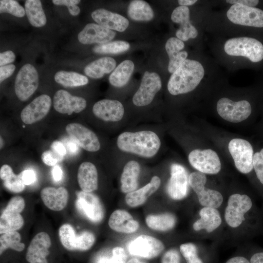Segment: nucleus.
<instances>
[{
    "instance_id": "1",
    "label": "nucleus",
    "mask_w": 263,
    "mask_h": 263,
    "mask_svg": "<svg viewBox=\"0 0 263 263\" xmlns=\"http://www.w3.org/2000/svg\"><path fill=\"white\" fill-rule=\"evenodd\" d=\"M117 146L122 151L150 158L159 150L161 141L157 134L151 131L126 132L118 135Z\"/></svg>"
},
{
    "instance_id": "2",
    "label": "nucleus",
    "mask_w": 263,
    "mask_h": 263,
    "mask_svg": "<svg viewBox=\"0 0 263 263\" xmlns=\"http://www.w3.org/2000/svg\"><path fill=\"white\" fill-rule=\"evenodd\" d=\"M204 75L201 63L186 59L170 76L167 85L168 91L173 95L190 92L199 84Z\"/></svg>"
},
{
    "instance_id": "3",
    "label": "nucleus",
    "mask_w": 263,
    "mask_h": 263,
    "mask_svg": "<svg viewBox=\"0 0 263 263\" xmlns=\"http://www.w3.org/2000/svg\"><path fill=\"white\" fill-rule=\"evenodd\" d=\"M224 50L229 56L246 57L253 62H258L263 59V45L254 38H230L225 42Z\"/></svg>"
},
{
    "instance_id": "4",
    "label": "nucleus",
    "mask_w": 263,
    "mask_h": 263,
    "mask_svg": "<svg viewBox=\"0 0 263 263\" xmlns=\"http://www.w3.org/2000/svg\"><path fill=\"white\" fill-rule=\"evenodd\" d=\"M252 201L246 194L234 193L227 200L225 210L224 218L231 228L240 226L245 220V215L252 208Z\"/></svg>"
},
{
    "instance_id": "5",
    "label": "nucleus",
    "mask_w": 263,
    "mask_h": 263,
    "mask_svg": "<svg viewBox=\"0 0 263 263\" xmlns=\"http://www.w3.org/2000/svg\"><path fill=\"white\" fill-rule=\"evenodd\" d=\"M207 180L206 174L199 171H194L189 175V184L200 204L203 207L217 208L223 202V196L219 191L206 188Z\"/></svg>"
},
{
    "instance_id": "6",
    "label": "nucleus",
    "mask_w": 263,
    "mask_h": 263,
    "mask_svg": "<svg viewBox=\"0 0 263 263\" xmlns=\"http://www.w3.org/2000/svg\"><path fill=\"white\" fill-rule=\"evenodd\" d=\"M216 109L223 119L234 123L245 120L252 112L251 106L248 101H234L226 97L221 98L218 101Z\"/></svg>"
},
{
    "instance_id": "7",
    "label": "nucleus",
    "mask_w": 263,
    "mask_h": 263,
    "mask_svg": "<svg viewBox=\"0 0 263 263\" xmlns=\"http://www.w3.org/2000/svg\"><path fill=\"white\" fill-rule=\"evenodd\" d=\"M24 207L25 201L22 197L16 196L10 199L0 215V234L16 231L22 226L24 220L20 213Z\"/></svg>"
},
{
    "instance_id": "8",
    "label": "nucleus",
    "mask_w": 263,
    "mask_h": 263,
    "mask_svg": "<svg viewBox=\"0 0 263 263\" xmlns=\"http://www.w3.org/2000/svg\"><path fill=\"white\" fill-rule=\"evenodd\" d=\"M39 79L38 72L31 64H24L19 70L15 81L17 96L22 101L27 100L37 90Z\"/></svg>"
},
{
    "instance_id": "9",
    "label": "nucleus",
    "mask_w": 263,
    "mask_h": 263,
    "mask_svg": "<svg viewBox=\"0 0 263 263\" xmlns=\"http://www.w3.org/2000/svg\"><path fill=\"white\" fill-rule=\"evenodd\" d=\"M228 150L238 171L247 174L253 169V150L251 144L242 138H234L228 144Z\"/></svg>"
},
{
    "instance_id": "10",
    "label": "nucleus",
    "mask_w": 263,
    "mask_h": 263,
    "mask_svg": "<svg viewBox=\"0 0 263 263\" xmlns=\"http://www.w3.org/2000/svg\"><path fill=\"white\" fill-rule=\"evenodd\" d=\"M190 164L197 171L207 174H216L221 169V163L216 152L211 149H195L189 153Z\"/></svg>"
},
{
    "instance_id": "11",
    "label": "nucleus",
    "mask_w": 263,
    "mask_h": 263,
    "mask_svg": "<svg viewBox=\"0 0 263 263\" xmlns=\"http://www.w3.org/2000/svg\"><path fill=\"white\" fill-rule=\"evenodd\" d=\"M226 16L236 24L263 27V10L257 8L233 4L227 10Z\"/></svg>"
},
{
    "instance_id": "12",
    "label": "nucleus",
    "mask_w": 263,
    "mask_h": 263,
    "mask_svg": "<svg viewBox=\"0 0 263 263\" xmlns=\"http://www.w3.org/2000/svg\"><path fill=\"white\" fill-rule=\"evenodd\" d=\"M161 87L162 82L160 76L156 73L146 71L140 85L132 97L133 104L138 107L148 105Z\"/></svg>"
},
{
    "instance_id": "13",
    "label": "nucleus",
    "mask_w": 263,
    "mask_h": 263,
    "mask_svg": "<svg viewBox=\"0 0 263 263\" xmlns=\"http://www.w3.org/2000/svg\"><path fill=\"white\" fill-rule=\"evenodd\" d=\"M164 245L159 240L150 236L141 235L128 244L130 254L145 259H153L164 250Z\"/></svg>"
},
{
    "instance_id": "14",
    "label": "nucleus",
    "mask_w": 263,
    "mask_h": 263,
    "mask_svg": "<svg viewBox=\"0 0 263 263\" xmlns=\"http://www.w3.org/2000/svg\"><path fill=\"white\" fill-rule=\"evenodd\" d=\"M189 176L182 165L174 163L170 166V176L167 184V190L170 197L175 200L185 198L188 192Z\"/></svg>"
},
{
    "instance_id": "15",
    "label": "nucleus",
    "mask_w": 263,
    "mask_h": 263,
    "mask_svg": "<svg viewBox=\"0 0 263 263\" xmlns=\"http://www.w3.org/2000/svg\"><path fill=\"white\" fill-rule=\"evenodd\" d=\"M65 130L77 144L90 152H95L100 148L99 139L92 131L78 123L68 124Z\"/></svg>"
},
{
    "instance_id": "16",
    "label": "nucleus",
    "mask_w": 263,
    "mask_h": 263,
    "mask_svg": "<svg viewBox=\"0 0 263 263\" xmlns=\"http://www.w3.org/2000/svg\"><path fill=\"white\" fill-rule=\"evenodd\" d=\"M75 206L81 213L93 222H99L103 218V206L99 198L92 193L83 191L78 192Z\"/></svg>"
},
{
    "instance_id": "17",
    "label": "nucleus",
    "mask_w": 263,
    "mask_h": 263,
    "mask_svg": "<svg viewBox=\"0 0 263 263\" xmlns=\"http://www.w3.org/2000/svg\"><path fill=\"white\" fill-rule=\"evenodd\" d=\"M52 99L47 94H41L35 98L21 111L22 121L28 125L34 124L42 119L49 113Z\"/></svg>"
},
{
    "instance_id": "18",
    "label": "nucleus",
    "mask_w": 263,
    "mask_h": 263,
    "mask_svg": "<svg viewBox=\"0 0 263 263\" xmlns=\"http://www.w3.org/2000/svg\"><path fill=\"white\" fill-rule=\"evenodd\" d=\"M53 106L57 112L71 115L78 113L86 107V100L79 96H74L64 90L56 91L53 98Z\"/></svg>"
},
{
    "instance_id": "19",
    "label": "nucleus",
    "mask_w": 263,
    "mask_h": 263,
    "mask_svg": "<svg viewBox=\"0 0 263 263\" xmlns=\"http://www.w3.org/2000/svg\"><path fill=\"white\" fill-rule=\"evenodd\" d=\"M51 245L49 235L45 232L36 234L28 247L25 258L29 263H48L46 257Z\"/></svg>"
},
{
    "instance_id": "20",
    "label": "nucleus",
    "mask_w": 263,
    "mask_h": 263,
    "mask_svg": "<svg viewBox=\"0 0 263 263\" xmlns=\"http://www.w3.org/2000/svg\"><path fill=\"white\" fill-rule=\"evenodd\" d=\"M116 36V33L98 24H86L78 35V41L83 44L108 43Z\"/></svg>"
},
{
    "instance_id": "21",
    "label": "nucleus",
    "mask_w": 263,
    "mask_h": 263,
    "mask_svg": "<svg viewBox=\"0 0 263 263\" xmlns=\"http://www.w3.org/2000/svg\"><path fill=\"white\" fill-rule=\"evenodd\" d=\"M189 13L188 6H179L174 9L171 15V20L180 24L179 29L176 32V36L182 41L194 38L198 35L197 29L189 20Z\"/></svg>"
},
{
    "instance_id": "22",
    "label": "nucleus",
    "mask_w": 263,
    "mask_h": 263,
    "mask_svg": "<svg viewBox=\"0 0 263 263\" xmlns=\"http://www.w3.org/2000/svg\"><path fill=\"white\" fill-rule=\"evenodd\" d=\"M93 112L96 117L103 121L117 122L123 118L124 108L118 100L105 99L94 105Z\"/></svg>"
},
{
    "instance_id": "23",
    "label": "nucleus",
    "mask_w": 263,
    "mask_h": 263,
    "mask_svg": "<svg viewBox=\"0 0 263 263\" xmlns=\"http://www.w3.org/2000/svg\"><path fill=\"white\" fill-rule=\"evenodd\" d=\"M91 16L98 24L111 30L122 32L126 30L129 25V21L125 17L105 9H98L94 11Z\"/></svg>"
},
{
    "instance_id": "24",
    "label": "nucleus",
    "mask_w": 263,
    "mask_h": 263,
    "mask_svg": "<svg viewBox=\"0 0 263 263\" xmlns=\"http://www.w3.org/2000/svg\"><path fill=\"white\" fill-rule=\"evenodd\" d=\"M40 196L44 204L48 208L54 211H60L67 205L69 195L64 187L56 188L48 187L41 190Z\"/></svg>"
},
{
    "instance_id": "25",
    "label": "nucleus",
    "mask_w": 263,
    "mask_h": 263,
    "mask_svg": "<svg viewBox=\"0 0 263 263\" xmlns=\"http://www.w3.org/2000/svg\"><path fill=\"white\" fill-rule=\"evenodd\" d=\"M108 225L113 230L123 233H133L139 226L138 223L128 212L122 209L116 210L112 213Z\"/></svg>"
},
{
    "instance_id": "26",
    "label": "nucleus",
    "mask_w": 263,
    "mask_h": 263,
    "mask_svg": "<svg viewBox=\"0 0 263 263\" xmlns=\"http://www.w3.org/2000/svg\"><path fill=\"white\" fill-rule=\"evenodd\" d=\"M200 218L196 221L193 228L196 231L204 230L211 233L219 228L222 224V218L217 208L203 207L199 211Z\"/></svg>"
},
{
    "instance_id": "27",
    "label": "nucleus",
    "mask_w": 263,
    "mask_h": 263,
    "mask_svg": "<svg viewBox=\"0 0 263 263\" xmlns=\"http://www.w3.org/2000/svg\"><path fill=\"white\" fill-rule=\"evenodd\" d=\"M185 47L183 41L177 38L171 37L168 39L165 49L169 57L168 71L174 73L186 59L188 53L182 51Z\"/></svg>"
},
{
    "instance_id": "28",
    "label": "nucleus",
    "mask_w": 263,
    "mask_h": 263,
    "mask_svg": "<svg viewBox=\"0 0 263 263\" xmlns=\"http://www.w3.org/2000/svg\"><path fill=\"white\" fill-rule=\"evenodd\" d=\"M77 181L82 191L91 193L98 188V173L94 164L84 162L80 164L77 172Z\"/></svg>"
},
{
    "instance_id": "29",
    "label": "nucleus",
    "mask_w": 263,
    "mask_h": 263,
    "mask_svg": "<svg viewBox=\"0 0 263 263\" xmlns=\"http://www.w3.org/2000/svg\"><path fill=\"white\" fill-rule=\"evenodd\" d=\"M160 184L159 177L153 176L150 181L145 186L127 193L125 197L126 203L131 207H136L143 204L148 197L159 188Z\"/></svg>"
},
{
    "instance_id": "30",
    "label": "nucleus",
    "mask_w": 263,
    "mask_h": 263,
    "mask_svg": "<svg viewBox=\"0 0 263 263\" xmlns=\"http://www.w3.org/2000/svg\"><path fill=\"white\" fill-rule=\"evenodd\" d=\"M140 170V165L135 161H130L126 164L120 179L121 190L123 192L128 193L137 188Z\"/></svg>"
},
{
    "instance_id": "31",
    "label": "nucleus",
    "mask_w": 263,
    "mask_h": 263,
    "mask_svg": "<svg viewBox=\"0 0 263 263\" xmlns=\"http://www.w3.org/2000/svg\"><path fill=\"white\" fill-rule=\"evenodd\" d=\"M116 62L111 57H103L95 60L88 64L84 68L85 75L94 79L102 77L105 74H109L115 68Z\"/></svg>"
},
{
    "instance_id": "32",
    "label": "nucleus",
    "mask_w": 263,
    "mask_h": 263,
    "mask_svg": "<svg viewBox=\"0 0 263 263\" xmlns=\"http://www.w3.org/2000/svg\"><path fill=\"white\" fill-rule=\"evenodd\" d=\"M134 68V64L131 60L121 62L113 71L109 77L110 84L115 87L120 88L128 82Z\"/></svg>"
},
{
    "instance_id": "33",
    "label": "nucleus",
    "mask_w": 263,
    "mask_h": 263,
    "mask_svg": "<svg viewBox=\"0 0 263 263\" xmlns=\"http://www.w3.org/2000/svg\"><path fill=\"white\" fill-rule=\"evenodd\" d=\"M129 17L135 21H150L154 17V12L146 1L133 0L130 2L127 9Z\"/></svg>"
},
{
    "instance_id": "34",
    "label": "nucleus",
    "mask_w": 263,
    "mask_h": 263,
    "mask_svg": "<svg viewBox=\"0 0 263 263\" xmlns=\"http://www.w3.org/2000/svg\"><path fill=\"white\" fill-rule=\"evenodd\" d=\"M25 11L30 23L36 27L44 26L47 19L39 0H27L25 2Z\"/></svg>"
},
{
    "instance_id": "35",
    "label": "nucleus",
    "mask_w": 263,
    "mask_h": 263,
    "mask_svg": "<svg viewBox=\"0 0 263 263\" xmlns=\"http://www.w3.org/2000/svg\"><path fill=\"white\" fill-rule=\"evenodd\" d=\"M0 177L3 181L4 187L9 190L19 193L25 188L20 174H15L11 167L7 165H2L0 169Z\"/></svg>"
},
{
    "instance_id": "36",
    "label": "nucleus",
    "mask_w": 263,
    "mask_h": 263,
    "mask_svg": "<svg viewBox=\"0 0 263 263\" xmlns=\"http://www.w3.org/2000/svg\"><path fill=\"white\" fill-rule=\"evenodd\" d=\"M146 223L150 228L161 231L172 229L175 225V216L169 213L159 215H149L146 218Z\"/></svg>"
},
{
    "instance_id": "37",
    "label": "nucleus",
    "mask_w": 263,
    "mask_h": 263,
    "mask_svg": "<svg viewBox=\"0 0 263 263\" xmlns=\"http://www.w3.org/2000/svg\"><path fill=\"white\" fill-rule=\"evenodd\" d=\"M54 79L57 83L68 87L83 86L89 82L88 78L84 75L76 72L65 71L56 72Z\"/></svg>"
},
{
    "instance_id": "38",
    "label": "nucleus",
    "mask_w": 263,
    "mask_h": 263,
    "mask_svg": "<svg viewBox=\"0 0 263 263\" xmlns=\"http://www.w3.org/2000/svg\"><path fill=\"white\" fill-rule=\"evenodd\" d=\"M20 240V235L16 231L2 234L0 237V254L8 248L17 251L23 250L25 244Z\"/></svg>"
},
{
    "instance_id": "39",
    "label": "nucleus",
    "mask_w": 263,
    "mask_h": 263,
    "mask_svg": "<svg viewBox=\"0 0 263 263\" xmlns=\"http://www.w3.org/2000/svg\"><path fill=\"white\" fill-rule=\"evenodd\" d=\"M130 47L128 42L116 40L95 46L93 51L98 54H116L127 51Z\"/></svg>"
},
{
    "instance_id": "40",
    "label": "nucleus",
    "mask_w": 263,
    "mask_h": 263,
    "mask_svg": "<svg viewBox=\"0 0 263 263\" xmlns=\"http://www.w3.org/2000/svg\"><path fill=\"white\" fill-rule=\"evenodd\" d=\"M59 239L62 245L70 251L75 250L77 235L73 226L68 224L62 225L59 229Z\"/></svg>"
},
{
    "instance_id": "41",
    "label": "nucleus",
    "mask_w": 263,
    "mask_h": 263,
    "mask_svg": "<svg viewBox=\"0 0 263 263\" xmlns=\"http://www.w3.org/2000/svg\"><path fill=\"white\" fill-rule=\"evenodd\" d=\"M0 13H9L15 17L22 18L25 14V9L14 0H0Z\"/></svg>"
},
{
    "instance_id": "42",
    "label": "nucleus",
    "mask_w": 263,
    "mask_h": 263,
    "mask_svg": "<svg viewBox=\"0 0 263 263\" xmlns=\"http://www.w3.org/2000/svg\"><path fill=\"white\" fill-rule=\"evenodd\" d=\"M180 252L187 263H204L198 255L197 248L195 244L187 243L181 244Z\"/></svg>"
},
{
    "instance_id": "43",
    "label": "nucleus",
    "mask_w": 263,
    "mask_h": 263,
    "mask_svg": "<svg viewBox=\"0 0 263 263\" xmlns=\"http://www.w3.org/2000/svg\"><path fill=\"white\" fill-rule=\"evenodd\" d=\"M94 242L95 237L93 233L88 231H83L76 236L75 244V250H88L92 247Z\"/></svg>"
},
{
    "instance_id": "44",
    "label": "nucleus",
    "mask_w": 263,
    "mask_h": 263,
    "mask_svg": "<svg viewBox=\"0 0 263 263\" xmlns=\"http://www.w3.org/2000/svg\"><path fill=\"white\" fill-rule=\"evenodd\" d=\"M127 256L124 249L118 246L113 249L112 256L111 258H102L98 263H127Z\"/></svg>"
},
{
    "instance_id": "45",
    "label": "nucleus",
    "mask_w": 263,
    "mask_h": 263,
    "mask_svg": "<svg viewBox=\"0 0 263 263\" xmlns=\"http://www.w3.org/2000/svg\"><path fill=\"white\" fill-rule=\"evenodd\" d=\"M253 165L258 179L263 185V148L253 155Z\"/></svg>"
},
{
    "instance_id": "46",
    "label": "nucleus",
    "mask_w": 263,
    "mask_h": 263,
    "mask_svg": "<svg viewBox=\"0 0 263 263\" xmlns=\"http://www.w3.org/2000/svg\"><path fill=\"white\" fill-rule=\"evenodd\" d=\"M161 263H180V257L175 249L167 251L163 256Z\"/></svg>"
},
{
    "instance_id": "47",
    "label": "nucleus",
    "mask_w": 263,
    "mask_h": 263,
    "mask_svg": "<svg viewBox=\"0 0 263 263\" xmlns=\"http://www.w3.org/2000/svg\"><path fill=\"white\" fill-rule=\"evenodd\" d=\"M41 159L45 164L49 166H55L59 161L56 155L52 150L43 152L41 155Z\"/></svg>"
},
{
    "instance_id": "48",
    "label": "nucleus",
    "mask_w": 263,
    "mask_h": 263,
    "mask_svg": "<svg viewBox=\"0 0 263 263\" xmlns=\"http://www.w3.org/2000/svg\"><path fill=\"white\" fill-rule=\"evenodd\" d=\"M51 149L57 156L59 161H61L66 153V150L63 144L59 141H55L51 145Z\"/></svg>"
},
{
    "instance_id": "49",
    "label": "nucleus",
    "mask_w": 263,
    "mask_h": 263,
    "mask_svg": "<svg viewBox=\"0 0 263 263\" xmlns=\"http://www.w3.org/2000/svg\"><path fill=\"white\" fill-rule=\"evenodd\" d=\"M15 69V65L12 64L1 66L0 67V83L10 77L13 74Z\"/></svg>"
},
{
    "instance_id": "50",
    "label": "nucleus",
    "mask_w": 263,
    "mask_h": 263,
    "mask_svg": "<svg viewBox=\"0 0 263 263\" xmlns=\"http://www.w3.org/2000/svg\"><path fill=\"white\" fill-rule=\"evenodd\" d=\"M20 174L25 185H31L36 180V173L32 169L24 170Z\"/></svg>"
},
{
    "instance_id": "51",
    "label": "nucleus",
    "mask_w": 263,
    "mask_h": 263,
    "mask_svg": "<svg viewBox=\"0 0 263 263\" xmlns=\"http://www.w3.org/2000/svg\"><path fill=\"white\" fill-rule=\"evenodd\" d=\"M16 56L10 50L6 51L0 54V66H2L14 61Z\"/></svg>"
},
{
    "instance_id": "52",
    "label": "nucleus",
    "mask_w": 263,
    "mask_h": 263,
    "mask_svg": "<svg viewBox=\"0 0 263 263\" xmlns=\"http://www.w3.org/2000/svg\"><path fill=\"white\" fill-rule=\"evenodd\" d=\"M225 2L233 4H240L254 7L259 3V1L257 0H227Z\"/></svg>"
},
{
    "instance_id": "53",
    "label": "nucleus",
    "mask_w": 263,
    "mask_h": 263,
    "mask_svg": "<svg viewBox=\"0 0 263 263\" xmlns=\"http://www.w3.org/2000/svg\"><path fill=\"white\" fill-rule=\"evenodd\" d=\"M80 2L79 0H53L52 2L57 5H63L68 7L76 5Z\"/></svg>"
},
{
    "instance_id": "54",
    "label": "nucleus",
    "mask_w": 263,
    "mask_h": 263,
    "mask_svg": "<svg viewBox=\"0 0 263 263\" xmlns=\"http://www.w3.org/2000/svg\"><path fill=\"white\" fill-rule=\"evenodd\" d=\"M62 170L58 165L54 166L52 169V175L53 179L56 181H60L62 177Z\"/></svg>"
},
{
    "instance_id": "55",
    "label": "nucleus",
    "mask_w": 263,
    "mask_h": 263,
    "mask_svg": "<svg viewBox=\"0 0 263 263\" xmlns=\"http://www.w3.org/2000/svg\"><path fill=\"white\" fill-rule=\"evenodd\" d=\"M225 263H251V262L244 257L236 256L230 258Z\"/></svg>"
},
{
    "instance_id": "56",
    "label": "nucleus",
    "mask_w": 263,
    "mask_h": 263,
    "mask_svg": "<svg viewBox=\"0 0 263 263\" xmlns=\"http://www.w3.org/2000/svg\"><path fill=\"white\" fill-rule=\"evenodd\" d=\"M78 145L74 140H70L67 143V147L69 151L71 153H75L78 150Z\"/></svg>"
},
{
    "instance_id": "57",
    "label": "nucleus",
    "mask_w": 263,
    "mask_h": 263,
    "mask_svg": "<svg viewBox=\"0 0 263 263\" xmlns=\"http://www.w3.org/2000/svg\"><path fill=\"white\" fill-rule=\"evenodd\" d=\"M251 263H263V252L254 254L250 258Z\"/></svg>"
},
{
    "instance_id": "58",
    "label": "nucleus",
    "mask_w": 263,
    "mask_h": 263,
    "mask_svg": "<svg viewBox=\"0 0 263 263\" xmlns=\"http://www.w3.org/2000/svg\"><path fill=\"white\" fill-rule=\"evenodd\" d=\"M68 9L70 14L74 16L78 15L80 12V8L76 5H73L68 7Z\"/></svg>"
},
{
    "instance_id": "59",
    "label": "nucleus",
    "mask_w": 263,
    "mask_h": 263,
    "mask_svg": "<svg viewBox=\"0 0 263 263\" xmlns=\"http://www.w3.org/2000/svg\"><path fill=\"white\" fill-rule=\"evenodd\" d=\"M197 1V0H178V4L181 6H187L191 5L195 3Z\"/></svg>"
},
{
    "instance_id": "60",
    "label": "nucleus",
    "mask_w": 263,
    "mask_h": 263,
    "mask_svg": "<svg viewBox=\"0 0 263 263\" xmlns=\"http://www.w3.org/2000/svg\"><path fill=\"white\" fill-rule=\"evenodd\" d=\"M127 263H146L145 262L140 261L139 260L135 258H132L129 260Z\"/></svg>"
}]
</instances>
